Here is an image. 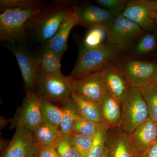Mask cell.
Masks as SVG:
<instances>
[{"mask_svg":"<svg viewBox=\"0 0 157 157\" xmlns=\"http://www.w3.org/2000/svg\"><path fill=\"white\" fill-rule=\"evenodd\" d=\"M104 126L103 122H96L80 117L74 124L72 132L94 137Z\"/></svg>","mask_w":157,"mask_h":157,"instance_id":"obj_27","label":"cell"},{"mask_svg":"<svg viewBox=\"0 0 157 157\" xmlns=\"http://www.w3.org/2000/svg\"><path fill=\"white\" fill-rule=\"evenodd\" d=\"M41 105V98L36 93L26 92L22 104L11 119L10 128L24 126L33 131L43 121Z\"/></svg>","mask_w":157,"mask_h":157,"instance_id":"obj_11","label":"cell"},{"mask_svg":"<svg viewBox=\"0 0 157 157\" xmlns=\"http://www.w3.org/2000/svg\"><path fill=\"white\" fill-rule=\"evenodd\" d=\"M103 123L106 128L119 127L121 118V103L107 92L100 104Z\"/></svg>","mask_w":157,"mask_h":157,"instance_id":"obj_18","label":"cell"},{"mask_svg":"<svg viewBox=\"0 0 157 157\" xmlns=\"http://www.w3.org/2000/svg\"><path fill=\"white\" fill-rule=\"evenodd\" d=\"M5 46L14 54L20 69L26 92H35L40 67L39 55L30 50L25 42H5Z\"/></svg>","mask_w":157,"mask_h":157,"instance_id":"obj_9","label":"cell"},{"mask_svg":"<svg viewBox=\"0 0 157 157\" xmlns=\"http://www.w3.org/2000/svg\"><path fill=\"white\" fill-rule=\"evenodd\" d=\"M107 38V32L104 29H90L84 38L82 39L79 46L88 49L98 48L106 42Z\"/></svg>","mask_w":157,"mask_h":157,"instance_id":"obj_25","label":"cell"},{"mask_svg":"<svg viewBox=\"0 0 157 157\" xmlns=\"http://www.w3.org/2000/svg\"><path fill=\"white\" fill-rule=\"evenodd\" d=\"M102 157H109V155H108V152H107V149H106V150H105V152H104V154L102 156Z\"/></svg>","mask_w":157,"mask_h":157,"instance_id":"obj_38","label":"cell"},{"mask_svg":"<svg viewBox=\"0 0 157 157\" xmlns=\"http://www.w3.org/2000/svg\"><path fill=\"white\" fill-rule=\"evenodd\" d=\"M121 106L119 128L128 135L149 117L147 106L139 89L129 86Z\"/></svg>","mask_w":157,"mask_h":157,"instance_id":"obj_4","label":"cell"},{"mask_svg":"<svg viewBox=\"0 0 157 157\" xmlns=\"http://www.w3.org/2000/svg\"><path fill=\"white\" fill-rule=\"evenodd\" d=\"M43 1L33 6L7 9L0 15V40L7 43L25 42V25L42 7Z\"/></svg>","mask_w":157,"mask_h":157,"instance_id":"obj_3","label":"cell"},{"mask_svg":"<svg viewBox=\"0 0 157 157\" xmlns=\"http://www.w3.org/2000/svg\"><path fill=\"white\" fill-rule=\"evenodd\" d=\"M137 156L145 153L157 142V123L148 117L129 135Z\"/></svg>","mask_w":157,"mask_h":157,"instance_id":"obj_14","label":"cell"},{"mask_svg":"<svg viewBox=\"0 0 157 157\" xmlns=\"http://www.w3.org/2000/svg\"><path fill=\"white\" fill-rule=\"evenodd\" d=\"M157 11L156 0H131L121 15L132 21L145 32L157 30L154 16Z\"/></svg>","mask_w":157,"mask_h":157,"instance_id":"obj_10","label":"cell"},{"mask_svg":"<svg viewBox=\"0 0 157 157\" xmlns=\"http://www.w3.org/2000/svg\"><path fill=\"white\" fill-rule=\"evenodd\" d=\"M139 89L146 102L149 117L157 123V82Z\"/></svg>","mask_w":157,"mask_h":157,"instance_id":"obj_26","label":"cell"},{"mask_svg":"<svg viewBox=\"0 0 157 157\" xmlns=\"http://www.w3.org/2000/svg\"><path fill=\"white\" fill-rule=\"evenodd\" d=\"M115 65L132 87L140 89L157 82V62L122 57Z\"/></svg>","mask_w":157,"mask_h":157,"instance_id":"obj_5","label":"cell"},{"mask_svg":"<svg viewBox=\"0 0 157 157\" xmlns=\"http://www.w3.org/2000/svg\"><path fill=\"white\" fill-rule=\"evenodd\" d=\"M6 140L3 137L1 139V150H4L9 144V142H6Z\"/></svg>","mask_w":157,"mask_h":157,"instance_id":"obj_36","label":"cell"},{"mask_svg":"<svg viewBox=\"0 0 157 157\" xmlns=\"http://www.w3.org/2000/svg\"><path fill=\"white\" fill-rule=\"evenodd\" d=\"M132 56L142 58L157 53V30L145 32L136 40L131 48Z\"/></svg>","mask_w":157,"mask_h":157,"instance_id":"obj_19","label":"cell"},{"mask_svg":"<svg viewBox=\"0 0 157 157\" xmlns=\"http://www.w3.org/2000/svg\"><path fill=\"white\" fill-rule=\"evenodd\" d=\"M98 6L106 9L115 15L119 16L125 8L128 0H95Z\"/></svg>","mask_w":157,"mask_h":157,"instance_id":"obj_31","label":"cell"},{"mask_svg":"<svg viewBox=\"0 0 157 157\" xmlns=\"http://www.w3.org/2000/svg\"><path fill=\"white\" fill-rule=\"evenodd\" d=\"M61 107L63 110V119L60 128L63 135H70L74 124L80 117L78 106L71 97Z\"/></svg>","mask_w":157,"mask_h":157,"instance_id":"obj_22","label":"cell"},{"mask_svg":"<svg viewBox=\"0 0 157 157\" xmlns=\"http://www.w3.org/2000/svg\"><path fill=\"white\" fill-rule=\"evenodd\" d=\"M70 137L75 148L81 157H86L92 147L95 137H90L73 132L70 134Z\"/></svg>","mask_w":157,"mask_h":157,"instance_id":"obj_29","label":"cell"},{"mask_svg":"<svg viewBox=\"0 0 157 157\" xmlns=\"http://www.w3.org/2000/svg\"><path fill=\"white\" fill-rule=\"evenodd\" d=\"M41 98L42 121L60 128L63 119V110L61 107H59L45 98Z\"/></svg>","mask_w":157,"mask_h":157,"instance_id":"obj_24","label":"cell"},{"mask_svg":"<svg viewBox=\"0 0 157 157\" xmlns=\"http://www.w3.org/2000/svg\"><path fill=\"white\" fill-rule=\"evenodd\" d=\"M11 119H7L1 116L0 118V128L1 129L4 128L5 127L7 126L8 125V123L9 122L11 121Z\"/></svg>","mask_w":157,"mask_h":157,"instance_id":"obj_35","label":"cell"},{"mask_svg":"<svg viewBox=\"0 0 157 157\" xmlns=\"http://www.w3.org/2000/svg\"><path fill=\"white\" fill-rule=\"evenodd\" d=\"M116 46L105 42L98 48L88 49L79 46L75 67L69 76L73 78L100 73L122 57Z\"/></svg>","mask_w":157,"mask_h":157,"instance_id":"obj_2","label":"cell"},{"mask_svg":"<svg viewBox=\"0 0 157 157\" xmlns=\"http://www.w3.org/2000/svg\"><path fill=\"white\" fill-rule=\"evenodd\" d=\"M39 148L32 130L18 126L12 139L3 150L1 157H37Z\"/></svg>","mask_w":157,"mask_h":157,"instance_id":"obj_13","label":"cell"},{"mask_svg":"<svg viewBox=\"0 0 157 157\" xmlns=\"http://www.w3.org/2000/svg\"><path fill=\"white\" fill-rule=\"evenodd\" d=\"M75 25H77V19L73 12L65 20L54 36L44 44L52 49L60 59L67 50L69 35Z\"/></svg>","mask_w":157,"mask_h":157,"instance_id":"obj_17","label":"cell"},{"mask_svg":"<svg viewBox=\"0 0 157 157\" xmlns=\"http://www.w3.org/2000/svg\"><path fill=\"white\" fill-rule=\"evenodd\" d=\"M40 67L42 71L49 74L61 73L60 62L61 59L46 45H42V50L39 54Z\"/></svg>","mask_w":157,"mask_h":157,"instance_id":"obj_23","label":"cell"},{"mask_svg":"<svg viewBox=\"0 0 157 157\" xmlns=\"http://www.w3.org/2000/svg\"><path fill=\"white\" fill-rule=\"evenodd\" d=\"M71 97L77 104L81 117L96 122H103L100 104L72 92Z\"/></svg>","mask_w":157,"mask_h":157,"instance_id":"obj_21","label":"cell"},{"mask_svg":"<svg viewBox=\"0 0 157 157\" xmlns=\"http://www.w3.org/2000/svg\"><path fill=\"white\" fill-rule=\"evenodd\" d=\"M105 126L99 131L95 137L94 144L86 157H102L106 150V133Z\"/></svg>","mask_w":157,"mask_h":157,"instance_id":"obj_30","label":"cell"},{"mask_svg":"<svg viewBox=\"0 0 157 157\" xmlns=\"http://www.w3.org/2000/svg\"><path fill=\"white\" fill-rule=\"evenodd\" d=\"M115 63L104 69L101 74L107 92L121 103L128 91L129 85Z\"/></svg>","mask_w":157,"mask_h":157,"instance_id":"obj_16","label":"cell"},{"mask_svg":"<svg viewBox=\"0 0 157 157\" xmlns=\"http://www.w3.org/2000/svg\"><path fill=\"white\" fill-rule=\"evenodd\" d=\"M154 20L155 24V25L156 26L157 29V11H156L155 13V14Z\"/></svg>","mask_w":157,"mask_h":157,"instance_id":"obj_37","label":"cell"},{"mask_svg":"<svg viewBox=\"0 0 157 157\" xmlns=\"http://www.w3.org/2000/svg\"><path fill=\"white\" fill-rule=\"evenodd\" d=\"M106 32V42L116 46L122 53L131 50L136 40L145 32L135 22L121 15L116 17Z\"/></svg>","mask_w":157,"mask_h":157,"instance_id":"obj_8","label":"cell"},{"mask_svg":"<svg viewBox=\"0 0 157 157\" xmlns=\"http://www.w3.org/2000/svg\"><path fill=\"white\" fill-rule=\"evenodd\" d=\"M156 62H157V61H156Z\"/></svg>","mask_w":157,"mask_h":157,"instance_id":"obj_39","label":"cell"},{"mask_svg":"<svg viewBox=\"0 0 157 157\" xmlns=\"http://www.w3.org/2000/svg\"><path fill=\"white\" fill-rule=\"evenodd\" d=\"M37 157H60L53 146L39 147Z\"/></svg>","mask_w":157,"mask_h":157,"instance_id":"obj_33","label":"cell"},{"mask_svg":"<svg viewBox=\"0 0 157 157\" xmlns=\"http://www.w3.org/2000/svg\"><path fill=\"white\" fill-rule=\"evenodd\" d=\"M106 147L109 157H138L128 134L119 127L106 131Z\"/></svg>","mask_w":157,"mask_h":157,"instance_id":"obj_15","label":"cell"},{"mask_svg":"<svg viewBox=\"0 0 157 157\" xmlns=\"http://www.w3.org/2000/svg\"><path fill=\"white\" fill-rule=\"evenodd\" d=\"M71 1H44L42 7L25 25V42L45 44L54 36L62 24L73 13Z\"/></svg>","mask_w":157,"mask_h":157,"instance_id":"obj_1","label":"cell"},{"mask_svg":"<svg viewBox=\"0 0 157 157\" xmlns=\"http://www.w3.org/2000/svg\"><path fill=\"white\" fill-rule=\"evenodd\" d=\"M35 93L54 104L60 105L71 98L72 92L67 81V76L62 73L49 74L39 68Z\"/></svg>","mask_w":157,"mask_h":157,"instance_id":"obj_6","label":"cell"},{"mask_svg":"<svg viewBox=\"0 0 157 157\" xmlns=\"http://www.w3.org/2000/svg\"><path fill=\"white\" fill-rule=\"evenodd\" d=\"M41 0H1L0 11L2 13L7 9L16 7H25L36 5Z\"/></svg>","mask_w":157,"mask_h":157,"instance_id":"obj_32","label":"cell"},{"mask_svg":"<svg viewBox=\"0 0 157 157\" xmlns=\"http://www.w3.org/2000/svg\"><path fill=\"white\" fill-rule=\"evenodd\" d=\"M52 146L60 157H81L73 145L70 135H62Z\"/></svg>","mask_w":157,"mask_h":157,"instance_id":"obj_28","label":"cell"},{"mask_svg":"<svg viewBox=\"0 0 157 157\" xmlns=\"http://www.w3.org/2000/svg\"><path fill=\"white\" fill-rule=\"evenodd\" d=\"M138 157H157V142L149 150Z\"/></svg>","mask_w":157,"mask_h":157,"instance_id":"obj_34","label":"cell"},{"mask_svg":"<svg viewBox=\"0 0 157 157\" xmlns=\"http://www.w3.org/2000/svg\"><path fill=\"white\" fill-rule=\"evenodd\" d=\"M71 5L77 19V25L86 28H100L107 31L117 17L106 9L87 1H71Z\"/></svg>","mask_w":157,"mask_h":157,"instance_id":"obj_7","label":"cell"},{"mask_svg":"<svg viewBox=\"0 0 157 157\" xmlns=\"http://www.w3.org/2000/svg\"><path fill=\"white\" fill-rule=\"evenodd\" d=\"M67 81L72 92L90 99L100 104L107 92L101 73L88 74L73 78L67 76Z\"/></svg>","mask_w":157,"mask_h":157,"instance_id":"obj_12","label":"cell"},{"mask_svg":"<svg viewBox=\"0 0 157 157\" xmlns=\"http://www.w3.org/2000/svg\"><path fill=\"white\" fill-rule=\"evenodd\" d=\"M36 143L39 147L52 146L63 135L59 128L42 121L33 130Z\"/></svg>","mask_w":157,"mask_h":157,"instance_id":"obj_20","label":"cell"}]
</instances>
